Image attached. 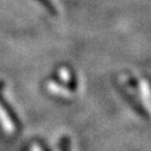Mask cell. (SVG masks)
Here are the masks:
<instances>
[{
	"label": "cell",
	"instance_id": "cell-1",
	"mask_svg": "<svg viewBox=\"0 0 151 151\" xmlns=\"http://www.w3.org/2000/svg\"><path fill=\"white\" fill-rule=\"evenodd\" d=\"M140 89H142V95H143V99H144L145 106H146V108L149 109L150 114H151V89H150V86H149L147 81L142 80Z\"/></svg>",
	"mask_w": 151,
	"mask_h": 151
},
{
	"label": "cell",
	"instance_id": "cell-3",
	"mask_svg": "<svg viewBox=\"0 0 151 151\" xmlns=\"http://www.w3.org/2000/svg\"><path fill=\"white\" fill-rule=\"evenodd\" d=\"M31 151H42V149H41V146L38 144H33L31 146Z\"/></svg>",
	"mask_w": 151,
	"mask_h": 151
},
{
	"label": "cell",
	"instance_id": "cell-2",
	"mask_svg": "<svg viewBox=\"0 0 151 151\" xmlns=\"http://www.w3.org/2000/svg\"><path fill=\"white\" fill-rule=\"evenodd\" d=\"M41 1L43 3V5H44L49 11H51L52 13H56V10H55L54 5H52V4H50V1H48V0H41Z\"/></svg>",
	"mask_w": 151,
	"mask_h": 151
}]
</instances>
